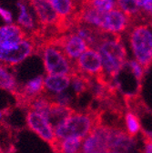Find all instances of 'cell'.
Returning a JSON list of instances; mask_svg holds the SVG:
<instances>
[{
	"label": "cell",
	"mask_w": 152,
	"mask_h": 153,
	"mask_svg": "<svg viewBox=\"0 0 152 153\" xmlns=\"http://www.w3.org/2000/svg\"><path fill=\"white\" fill-rule=\"evenodd\" d=\"M96 49L100 55L103 68L102 78L98 82L107 85L124 69L128 61L126 47L119 36L106 34Z\"/></svg>",
	"instance_id": "1"
},
{
	"label": "cell",
	"mask_w": 152,
	"mask_h": 153,
	"mask_svg": "<svg viewBox=\"0 0 152 153\" xmlns=\"http://www.w3.org/2000/svg\"><path fill=\"white\" fill-rule=\"evenodd\" d=\"M100 123V116L96 111H75L63 123L54 128L56 138L64 140L68 138L86 139L93 129Z\"/></svg>",
	"instance_id": "2"
},
{
	"label": "cell",
	"mask_w": 152,
	"mask_h": 153,
	"mask_svg": "<svg viewBox=\"0 0 152 153\" xmlns=\"http://www.w3.org/2000/svg\"><path fill=\"white\" fill-rule=\"evenodd\" d=\"M129 48L133 59L141 64L146 69L152 64V25L138 24L128 34Z\"/></svg>",
	"instance_id": "3"
},
{
	"label": "cell",
	"mask_w": 152,
	"mask_h": 153,
	"mask_svg": "<svg viewBox=\"0 0 152 153\" xmlns=\"http://www.w3.org/2000/svg\"><path fill=\"white\" fill-rule=\"evenodd\" d=\"M39 54H42L43 61L47 76L67 75L72 76L76 73L75 63L70 61L61 48L42 41L39 47Z\"/></svg>",
	"instance_id": "4"
},
{
	"label": "cell",
	"mask_w": 152,
	"mask_h": 153,
	"mask_svg": "<svg viewBox=\"0 0 152 153\" xmlns=\"http://www.w3.org/2000/svg\"><path fill=\"white\" fill-rule=\"evenodd\" d=\"M41 41L28 36L19 45L11 49L0 48V63L5 66H15L19 64L27 57L36 54Z\"/></svg>",
	"instance_id": "5"
},
{
	"label": "cell",
	"mask_w": 152,
	"mask_h": 153,
	"mask_svg": "<svg viewBox=\"0 0 152 153\" xmlns=\"http://www.w3.org/2000/svg\"><path fill=\"white\" fill-rule=\"evenodd\" d=\"M76 73H79L86 78H95L97 81L102 78L103 68L102 61L99 51L95 48H88L75 61Z\"/></svg>",
	"instance_id": "6"
},
{
	"label": "cell",
	"mask_w": 152,
	"mask_h": 153,
	"mask_svg": "<svg viewBox=\"0 0 152 153\" xmlns=\"http://www.w3.org/2000/svg\"><path fill=\"white\" fill-rule=\"evenodd\" d=\"M29 3L36 13L43 32L47 28H53L56 34L60 33L61 19L47 0H29Z\"/></svg>",
	"instance_id": "7"
},
{
	"label": "cell",
	"mask_w": 152,
	"mask_h": 153,
	"mask_svg": "<svg viewBox=\"0 0 152 153\" xmlns=\"http://www.w3.org/2000/svg\"><path fill=\"white\" fill-rule=\"evenodd\" d=\"M110 127L99 124L84 140L82 153H108Z\"/></svg>",
	"instance_id": "8"
},
{
	"label": "cell",
	"mask_w": 152,
	"mask_h": 153,
	"mask_svg": "<svg viewBox=\"0 0 152 153\" xmlns=\"http://www.w3.org/2000/svg\"><path fill=\"white\" fill-rule=\"evenodd\" d=\"M26 120L28 128L49 145H51L56 140L54 128L43 114L32 109H28Z\"/></svg>",
	"instance_id": "9"
},
{
	"label": "cell",
	"mask_w": 152,
	"mask_h": 153,
	"mask_svg": "<svg viewBox=\"0 0 152 153\" xmlns=\"http://www.w3.org/2000/svg\"><path fill=\"white\" fill-rule=\"evenodd\" d=\"M130 18L119 8H114L104 14L99 31L103 34L119 36L129 27Z\"/></svg>",
	"instance_id": "10"
},
{
	"label": "cell",
	"mask_w": 152,
	"mask_h": 153,
	"mask_svg": "<svg viewBox=\"0 0 152 153\" xmlns=\"http://www.w3.org/2000/svg\"><path fill=\"white\" fill-rule=\"evenodd\" d=\"M27 36H28L25 29L18 25L8 24L0 27V48H14Z\"/></svg>",
	"instance_id": "11"
},
{
	"label": "cell",
	"mask_w": 152,
	"mask_h": 153,
	"mask_svg": "<svg viewBox=\"0 0 152 153\" xmlns=\"http://www.w3.org/2000/svg\"><path fill=\"white\" fill-rule=\"evenodd\" d=\"M135 145L134 139L121 128L110 127L109 149L128 153Z\"/></svg>",
	"instance_id": "12"
},
{
	"label": "cell",
	"mask_w": 152,
	"mask_h": 153,
	"mask_svg": "<svg viewBox=\"0 0 152 153\" xmlns=\"http://www.w3.org/2000/svg\"><path fill=\"white\" fill-rule=\"evenodd\" d=\"M74 112L75 110L70 107L51 100L45 117L47 119L49 123L55 128L56 126L63 123Z\"/></svg>",
	"instance_id": "13"
},
{
	"label": "cell",
	"mask_w": 152,
	"mask_h": 153,
	"mask_svg": "<svg viewBox=\"0 0 152 153\" xmlns=\"http://www.w3.org/2000/svg\"><path fill=\"white\" fill-rule=\"evenodd\" d=\"M51 4L55 11L58 13L60 17L63 26L66 30L70 27L69 19L72 18V21L75 17V4L74 0H47Z\"/></svg>",
	"instance_id": "14"
},
{
	"label": "cell",
	"mask_w": 152,
	"mask_h": 153,
	"mask_svg": "<svg viewBox=\"0 0 152 153\" xmlns=\"http://www.w3.org/2000/svg\"><path fill=\"white\" fill-rule=\"evenodd\" d=\"M84 140L79 138L56 139L50 147L54 153H82Z\"/></svg>",
	"instance_id": "15"
},
{
	"label": "cell",
	"mask_w": 152,
	"mask_h": 153,
	"mask_svg": "<svg viewBox=\"0 0 152 153\" xmlns=\"http://www.w3.org/2000/svg\"><path fill=\"white\" fill-rule=\"evenodd\" d=\"M17 7L19 8V16H18L17 22L22 28L30 30V36L36 37V38H43V33L41 31H37L35 29V24L31 14L28 12L26 5V0H19L17 3Z\"/></svg>",
	"instance_id": "16"
},
{
	"label": "cell",
	"mask_w": 152,
	"mask_h": 153,
	"mask_svg": "<svg viewBox=\"0 0 152 153\" xmlns=\"http://www.w3.org/2000/svg\"><path fill=\"white\" fill-rule=\"evenodd\" d=\"M71 83V76L67 75L47 76L45 79V88L56 93H61Z\"/></svg>",
	"instance_id": "17"
},
{
	"label": "cell",
	"mask_w": 152,
	"mask_h": 153,
	"mask_svg": "<svg viewBox=\"0 0 152 153\" xmlns=\"http://www.w3.org/2000/svg\"><path fill=\"white\" fill-rule=\"evenodd\" d=\"M0 88L7 90L12 94L18 88L15 76L7 69V66L0 63Z\"/></svg>",
	"instance_id": "18"
},
{
	"label": "cell",
	"mask_w": 152,
	"mask_h": 153,
	"mask_svg": "<svg viewBox=\"0 0 152 153\" xmlns=\"http://www.w3.org/2000/svg\"><path fill=\"white\" fill-rule=\"evenodd\" d=\"M116 7L129 18L138 16L139 14H141L136 0H116Z\"/></svg>",
	"instance_id": "19"
},
{
	"label": "cell",
	"mask_w": 152,
	"mask_h": 153,
	"mask_svg": "<svg viewBox=\"0 0 152 153\" xmlns=\"http://www.w3.org/2000/svg\"><path fill=\"white\" fill-rule=\"evenodd\" d=\"M125 126L126 132L132 138L138 135L141 129V126L137 115L131 111L127 112L125 115Z\"/></svg>",
	"instance_id": "20"
},
{
	"label": "cell",
	"mask_w": 152,
	"mask_h": 153,
	"mask_svg": "<svg viewBox=\"0 0 152 153\" xmlns=\"http://www.w3.org/2000/svg\"><path fill=\"white\" fill-rule=\"evenodd\" d=\"M126 68H128L130 70V73L132 74V76H134L135 79L138 82H140L142 80L143 75L145 72V68L141 64H139L135 59H130V60L127 61Z\"/></svg>",
	"instance_id": "21"
},
{
	"label": "cell",
	"mask_w": 152,
	"mask_h": 153,
	"mask_svg": "<svg viewBox=\"0 0 152 153\" xmlns=\"http://www.w3.org/2000/svg\"><path fill=\"white\" fill-rule=\"evenodd\" d=\"M141 13L147 16H152V0H136Z\"/></svg>",
	"instance_id": "22"
},
{
	"label": "cell",
	"mask_w": 152,
	"mask_h": 153,
	"mask_svg": "<svg viewBox=\"0 0 152 153\" xmlns=\"http://www.w3.org/2000/svg\"><path fill=\"white\" fill-rule=\"evenodd\" d=\"M0 16H1L4 19V21L7 22V24H11L12 21H13L12 14L8 10L4 9L2 7H0Z\"/></svg>",
	"instance_id": "23"
},
{
	"label": "cell",
	"mask_w": 152,
	"mask_h": 153,
	"mask_svg": "<svg viewBox=\"0 0 152 153\" xmlns=\"http://www.w3.org/2000/svg\"><path fill=\"white\" fill-rule=\"evenodd\" d=\"M144 153H152V140H148L145 138Z\"/></svg>",
	"instance_id": "24"
},
{
	"label": "cell",
	"mask_w": 152,
	"mask_h": 153,
	"mask_svg": "<svg viewBox=\"0 0 152 153\" xmlns=\"http://www.w3.org/2000/svg\"><path fill=\"white\" fill-rule=\"evenodd\" d=\"M101 1H115V0H86L87 3H94V2H101Z\"/></svg>",
	"instance_id": "25"
},
{
	"label": "cell",
	"mask_w": 152,
	"mask_h": 153,
	"mask_svg": "<svg viewBox=\"0 0 152 153\" xmlns=\"http://www.w3.org/2000/svg\"><path fill=\"white\" fill-rule=\"evenodd\" d=\"M108 153H124V152H121V151H116V150H109Z\"/></svg>",
	"instance_id": "26"
},
{
	"label": "cell",
	"mask_w": 152,
	"mask_h": 153,
	"mask_svg": "<svg viewBox=\"0 0 152 153\" xmlns=\"http://www.w3.org/2000/svg\"><path fill=\"white\" fill-rule=\"evenodd\" d=\"M0 153H3V152H2V150H1V149H0Z\"/></svg>",
	"instance_id": "27"
},
{
	"label": "cell",
	"mask_w": 152,
	"mask_h": 153,
	"mask_svg": "<svg viewBox=\"0 0 152 153\" xmlns=\"http://www.w3.org/2000/svg\"><path fill=\"white\" fill-rule=\"evenodd\" d=\"M151 18H152V16H151Z\"/></svg>",
	"instance_id": "28"
}]
</instances>
